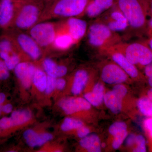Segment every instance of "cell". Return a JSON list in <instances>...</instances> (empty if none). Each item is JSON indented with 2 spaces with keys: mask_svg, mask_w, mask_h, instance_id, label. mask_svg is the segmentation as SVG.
<instances>
[{
  "mask_svg": "<svg viewBox=\"0 0 152 152\" xmlns=\"http://www.w3.org/2000/svg\"><path fill=\"white\" fill-rule=\"evenodd\" d=\"M115 5L126 17L132 30L139 35L145 34L150 16V0H116Z\"/></svg>",
  "mask_w": 152,
  "mask_h": 152,
  "instance_id": "1",
  "label": "cell"
},
{
  "mask_svg": "<svg viewBox=\"0 0 152 152\" xmlns=\"http://www.w3.org/2000/svg\"><path fill=\"white\" fill-rule=\"evenodd\" d=\"M91 0H51L45 8L38 23L53 19L81 18Z\"/></svg>",
  "mask_w": 152,
  "mask_h": 152,
  "instance_id": "2",
  "label": "cell"
},
{
  "mask_svg": "<svg viewBox=\"0 0 152 152\" xmlns=\"http://www.w3.org/2000/svg\"><path fill=\"white\" fill-rule=\"evenodd\" d=\"M48 1L29 0L19 2L18 8L12 28L27 30L37 23Z\"/></svg>",
  "mask_w": 152,
  "mask_h": 152,
  "instance_id": "3",
  "label": "cell"
},
{
  "mask_svg": "<svg viewBox=\"0 0 152 152\" xmlns=\"http://www.w3.org/2000/svg\"><path fill=\"white\" fill-rule=\"evenodd\" d=\"M86 34L89 45L100 51L121 42V36L103 23L96 20L88 27Z\"/></svg>",
  "mask_w": 152,
  "mask_h": 152,
  "instance_id": "4",
  "label": "cell"
},
{
  "mask_svg": "<svg viewBox=\"0 0 152 152\" xmlns=\"http://www.w3.org/2000/svg\"><path fill=\"white\" fill-rule=\"evenodd\" d=\"M112 47L122 53L134 65L145 67L152 63V51L146 42L128 43L121 42Z\"/></svg>",
  "mask_w": 152,
  "mask_h": 152,
  "instance_id": "5",
  "label": "cell"
},
{
  "mask_svg": "<svg viewBox=\"0 0 152 152\" xmlns=\"http://www.w3.org/2000/svg\"><path fill=\"white\" fill-rule=\"evenodd\" d=\"M15 28L3 31L13 39L22 54L29 57L34 61L40 58L44 51L27 33Z\"/></svg>",
  "mask_w": 152,
  "mask_h": 152,
  "instance_id": "6",
  "label": "cell"
},
{
  "mask_svg": "<svg viewBox=\"0 0 152 152\" xmlns=\"http://www.w3.org/2000/svg\"><path fill=\"white\" fill-rule=\"evenodd\" d=\"M58 31V22L47 21L36 24L27 30V33L45 52L51 49Z\"/></svg>",
  "mask_w": 152,
  "mask_h": 152,
  "instance_id": "7",
  "label": "cell"
},
{
  "mask_svg": "<svg viewBox=\"0 0 152 152\" xmlns=\"http://www.w3.org/2000/svg\"><path fill=\"white\" fill-rule=\"evenodd\" d=\"M23 56L12 38L3 31L0 35V57L10 71L20 62Z\"/></svg>",
  "mask_w": 152,
  "mask_h": 152,
  "instance_id": "8",
  "label": "cell"
},
{
  "mask_svg": "<svg viewBox=\"0 0 152 152\" xmlns=\"http://www.w3.org/2000/svg\"><path fill=\"white\" fill-rule=\"evenodd\" d=\"M96 20L103 23L117 33L124 31L129 27L127 20L116 5L101 15Z\"/></svg>",
  "mask_w": 152,
  "mask_h": 152,
  "instance_id": "9",
  "label": "cell"
},
{
  "mask_svg": "<svg viewBox=\"0 0 152 152\" xmlns=\"http://www.w3.org/2000/svg\"><path fill=\"white\" fill-rule=\"evenodd\" d=\"M59 27L65 31L77 44L86 34L87 22L80 18H71L58 22Z\"/></svg>",
  "mask_w": 152,
  "mask_h": 152,
  "instance_id": "10",
  "label": "cell"
},
{
  "mask_svg": "<svg viewBox=\"0 0 152 152\" xmlns=\"http://www.w3.org/2000/svg\"><path fill=\"white\" fill-rule=\"evenodd\" d=\"M18 6L19 2L15 0H1L0 28L3 31L12 28Z\"/></svg>",
  "mask_w": 152,
  "mask_h": 152,
  "instance_id": "11",
  "label": "cell"
},
{
  "mask_svg": "<svg viewBox=\"0 0 152 152\" xmlns=\"http://www.w3.org/2000/svg\"><path fill=\"white\" fill-rule=\"evenodd\" d=\"M128 75L115 63L104 65L101 70V77L103 81L108 84H120L126 82Z\"/></svg>",
  "mask_w": 152,
  "mask_h": 152,
  "instance_id": "12",
  "label": "cell"
},
{
  "mask_svg": "<svg viewBox=\"0 0 152 152\" xmlns=\"http://www.w3.org/2000/svg\"><path fill=\"white\" fill-rule=\"evenodd\" d=\"M100 52L109 55L114 62L121 67L131 77L137 78L140 76V72L135 65L131 63L122 53L113 47L107 48Z\"/></svg>",
  "mask_w": 152,
  "mask_h": 152,
  "instance_id": "13",
  "label": "cell"
},
{
  "mask_svg": "<svg viewBox=\"0 0 152 152\" xmlns=\"http://www.w3.org/2000/svg\"><path fill=\"white\" fill-rule=\"evenodd\" d=\"M116 0H91L87 6L85 15L89 18L100 16L116 5Z\"/></svg>",
  "mask_w": 152,
  "mask_h": 152,
  "instance_id": "14",
  "label": "cell"
},
{
  "mask_svg": "<svg viewBox=\"0 0 152 152\" xmlns=\"http://www.w3.org/2000/svg\"><path fill=\"white\" fill-rule=\"evenodd\" d=\"M37 69L35 66L28 62L19 63L14 69L15 75L26 88H28L33 81L34 74Z\"/></svg>",
  "mask_w": 152,
  "mask_h": 152,
  "instance_id": "15",
  "label": "cell"
},
{
  "mask_svg": "<svg viewBox=\"0 0 152 152\" xmlns=\"http://www.w3.org/2000/svg\"><path fill=\"white\" fill-rule=\"evenodd\" d=\"M60 106L66 114L75 113L82 110H86L91 108L88 102L81 98H71L65 99L61 102Z\"/></svg>",
  "mask_w": 152,
  "mask_h": 152,
  "instance_id": "16",
  "label": "cell"
},
{
  "mask_svg": "<svg viewBox=\"0 0 152 152\" xmlns=\"http://www.w3.org/2000/svg\"><path fill=\"white\" fill-rule=\"evenodd\" d=\"M76 43L67 33L60 28L58 25V31L51 50L58 51H65L70 49Z\"/></svg>",
  "mask_w": 152,
  "mask_h": 152,
  "instance_id": "17",
  "label": "cell"
},
{
  "mask_svg": "<svg viewBox=\"0 0 152 152\" xmlns=\"http://www.w3.org/2000/svg\"><path fill=\"white\" fill-rule=\"evenodd\" d=\"M43 66L48 76L57 78L65 75L68 72L66 66L58 64L50 58H46L43 60Z\"/></svg>",
  "mask_w": 152,
  "mask_h": 152,
  "instance_id": "18",
  "label": "cell"
},
{
  "mask_svg": "<svg viewBox=\"0 0 152 152\" xmlns=\"http://www.w3.org/2000/svg\"><path fill=\"white\" fill-rule=\"evenodd\" d=\"M23 137L29 146H40L51 140L53 136L49 133L38 134L32 130H28L24 133Z\"/></svg>",
  "mask_w": 152,
  "mask_h": 152,
  "instance_id": "19",
  "label": "cell"
},
{
  "mask_svg": "<svg viewBox=\"0 0 152 152\" xmlns=\"http://www.w3.org/2000/svg\"><path fill=\"white\" fill-rule=\"evenodd\" d=\"M123 98L112 90L104 95V100L106 106L112 113L118 114L121 110Z\"/></svg>",
  "mask_w": 152,
  "mask_h": 152,
  "instance_id": "20",
  "label": "cell"
},
{
  "mask_svg": "<svg viewBox=\"0 0 152 152\" xmlns=\"http://www.w3.org/2000/svg\"><path fill=\"white\" fill-rule=\"evenodd\" d=\"M89 77L88 72L84 69H80L76 72L72 90L73 94L78 95L81 92L87 84Z\"/></svg>",
  "mask_w": 152,
  "mask_h": 152,
  "instance_id": "21",
  "label": "cell"
},
{
  "mask_svg": "<svg viewBox=\"0 0 152 152\" xmlns=\"http://www.w3.org/2000/svg\"><path fill=\"white\" fill-rule=\"evenodd\" d=\"M104 85L100 83L95 84L92 92L88 93L84 95L85 99L90 104L95 107L100 105L104 100Z\"/></svg>",
  "mask_w": 152,
  "mask_h": 152,
  "instance_id": "22",
  "label": "cell"
},
{
  "mask_svg": "<svg viewBox=\"0 0 152 152\" xmlns=\"http://www.w3.org/2000/svg\"><path fill=\"white\" fill-rule=\"evenodd\" d=\"M80 145L90 152L101 151V143L99 138L95 134L83 138L80 141Z\"/></svg>",
  "mask_w": 152,
  "mask_h": 152,
  "instance_id": "23",
  "label": "cell"
},
{
  "mask_svg": "<svg viewBox=\"0 0 152 152\" xmlns=\"http://www.w3.org/2000/svg\"><path fill=\"white\" fill-rule=\"evenodd\" d=\"M31 117V113L29 111L27 110H21L13 112L10 117L12 127L24 124L30 119Z\"/></svg>",
  "mask_w": 152,
  "mask_h": 152,
  "instance_id": "24",
  "label": "cell"
},
{
  "mask_svg": "<svg viewBox=\"0 0 152 152\" xmlns=\"http://www.w3.org/2000/svg\"><path fill=\"white\" fill-rule=\"evenodd\" d=\"M48 75L40 69L37 68L33 77V82L40 91H45L46 87Z\"/></svg>",
  "mask_w": 152,
  "mask_h": 152,
  "instance_id": "25",
  "label": "cell"
},
{
  "mask_svg": "<svg viewBox=\"0 0 152 152\" xmlns=\"http://www.w3.org/2000/svg\"><path fill=\"white\" fill-rule=\"evenodd\" d=\"M140 111L146 116L152 117V101L147 97H143L137 102Z\"/></svg>",
  "mask_w": 152,
  "mask_h": 152,
  "instance_id": "26",
  "label": "cell"
},
{
  "mask_svg": "<svg viewBox=\"0 0 152 152\" xmlns=\"http://www.w3.org/2000/svg\"><path fill=\"white\" fill-rule=\"evenodd\" d=\"M83 124L79 120L66 118L64 121L61 128L64 131H68L73 129H78L83 126Z\"/></svg>",
  "mask_w": 152,
  "mask_h": 152,
  "instance_id": "27",
  "label": "cell"
},
{
  "mask_svg": "<svg viewBox=\"0 0 152 152\" xmlns=\"http://www.w3.org/2000/svg\"><path fill=\"white\" fill-rule=\"evenodd\" d=\"M127 125L123 122H117L114 123L110 127L109 132L112 135L115 136L123 131L127 130Z\"/></svg>",
  "mask_w": 152,
  "mask_h": 152,
  "instance_id": "28",
  "label": "cell"
},
{
  "mask_svg": "<svg viewBox=\"0 0 152 152\" xmlns=\"http://www.w3.org/2000/svg\"><path fill=\"white\" fill-rule=\"evenodd\" d=\"M127 135V130L123 131L121 133L114 136V139L112 146L114 149H118L123 143Z\"/></svg>",
  "mask_w": 152,
  "mask_h": 152,
  "instance_id": "29",
  "label": "cell"
},
{
  "mask_svg": "<svg viewBox=\"0 0 152 152\" xmlns=\"http://www.w3.org/2000/svg\"><path fill=\"white\" fill-rule=\"evenodd\" d=\"M136 144L137 147L133 150V152H145L147 151L146 143L145 139L142 135L136 136Z\"/></svg>",
  "mask_w": 152,
  "mask_h": 152,
  "instance_id": "30",
  "label": "cell"
},
{
  "mask_svg": "<svg viewBox=\"0 0 152 152\" xmlns=\"http://www.w3.org/2000/svg\"><path fill=\"white\" fill-rule=\"evenodd\" d=\"M10 70L5 63L0 57V81L5 80L10 76Z\"/></svg>",
  "mask_w": 152,
  "mask_h": 152,
  "instance_id": "31",
  "label": "cell"
},
{
  "mask_svg": "<svg viewBox=\"0 0 152 152\" xmlns=\"http://www.w3.org/2000/svg\"><path fill=\"white\" fill-rule=\"evenodd\" d=\"M57 78L48 75L45 91L47 94H50L56 88V81Z\"/></svg>",
  "mask_w": 152,
  "mask_h": 152,
  "instance_id": "32",
  "label": "cell"
},
{
  "mask_svg": "<svg viewBox=\"0 0 152 152\" xmlns=\"http://www.w3.org/2000/svg\"><path fill=\"white\" fill-rule=\"evenodd\" d=\"M144 72L148 78L149 85L152 88V63L145 67Z\"/></svg>",
  "mask_w": 152,
  "mask_h": 152,
  "instance_id": "33",
  "label": "cell"
},
{
  "mask_svg": "<svg viewBox=\"0 0 152 152\" xmlns=\"http://www.w3.org/2000/svg\"><path fill=\"white\" fill-rule=\"evenodd\" d=\"M113 91L121 96L123 98L124 97L127 93L126 88L124 86L121 84L117 85L115 86L113 88Z\"/></svg>",
  "mask_w": 152,
  "mask_h": 152,
  "instance_id": "34",
  "label": "cell"
},
{
  "mask_svg": "<svg viewBox=\"0 0 152 152\" xmlns=\"http://www.w3.org/2000/svg\"><path fill=\"white\" fill-rule=\"evenodd\" d=\"M136 135L134 134H131L127 137L125 144L127 146H132L136 143Z\"/></svg>",
  "mask_w": 152,
  "mask_h": 152,
  "instance_id": "35",
  "label": "cell"
},
{
  "mask_svg": "<svg viewBox=\"0 0 152 152\" xmlns=\"http://www.w3.org/2000/svg\"><path fill=\"white\" fill-rule=\"evenodd\" d=\"M90 133V130L88 128L82 126L78 128L77 135L79 137L84 138L88 135Z\"/></svg>",
  "mask_w": 152,
  "mask_h": 152,
  "instance_id": "36",
  "label": "cell"
},
{
  "mask_svg": "<svg viewBox=\"0 0 152 152\" xmlns=\"http://www.w3.org/2000/svg\"><path fill=\"white\" fill-rule=\"evenodd\" d=\"M145 34L148 38H152V17L150 16L148 21Z\"/></svg>",
  "mask_w": 152,
  "mask_h": 152,
  "instance_id": "37",
  "label": "cell"
},
{
  "mask_svg": "<svg viewBox=\"0 0 152 152\" xmlns=\"http://www.w3.org/2000/svg\"><path fill=\"white\" fill-rule=\"evenodd\" d=\"M144 126L152 137V117L147 119L145 121Z\"/></svg>",
  "mask_w": 152,
  "mask_h": 152,
  "instance_id": "38",
  "label": "cell"
},
{
  "mask_svg": "<svg viewBox=\"0 0 152 152\" xmlns=\"http://www.w3.org/2000/svg\"><path fill=\"white\" fill-rule=\"evenodd\" d=\"M66 85V81L64 79L58 78L56 81V88L58 90H61L64 88Z\"/></svg>",
  "mask_w": 152,
  "mask_h": 152,
  "instance_id": "39",
  "label": "cell"
},
{
  "mask_svg": "<svg viewBox=\"0 0 152 152\" xmlns=\"http://www.w3.org/2000/svg\"><path fill=\"white\" fill-rule=\"evenodd\" d=\"M2 112L8 114L12 112L13 110V106L11 104H6L1 106Z\"/></svg>",
  "mask_w": 152,
  "mask_h": 152,
  "instance_id": "40",
  "label": "cell"
},
{
  "mask_svg": "<svg viewBox=\"0 0 152 152\" xmlns=\"http://www.w3.org/2000/svg\"><path fill=\"white\" fill-rule=\"evenodd\" d=\"M6 95L3 93H0V107L2 106L6 99Z\"/></svg>",
  "mask_w": 152,
  "mask_h": 152,
  "instance_id": "41",
  "label": "cell"
},
{
  "mask_svg": "<svg viewBox=\"0 0 152 152\" xmlns=\"http://www.w3.org/2000/svg\"><path fill=\"white\" fill-rule=\"evenodd\" d=\"M146 43L152 51V38H148V39L146 42Z\"/></svg>",
  "mask_w": 152,
  "mask_h": 152,
  "instance_id": "42",
  "label": "cell"
},
{
  "mask_svg": "<svg viewBox=\"0 0 152 152\" xmlns=\"http://www.w3.org/2000/svg\"><path fill=\"white\" fill-rule=\"evenodd\" d=\"M147 96L152 101V88L148 91L147 93Z\"/></svg>",
  "mask_w": 152,
  "mask_h": 152,
  "instance_id": "43",
  "label": "cell"
},
{
  "mask_svg": "<svg viewBox=\"0 0 152 152\" xmlns=\"http://www.w3.org/2000/svg\"><path fill=\"white\" fill-rule=\"evenodd\" d=\"M149 12L150 16L152 17V0H150Z\"/></svg>",
  "mask_w": 152,
  "mask_h": 152,
  "instance_id": "44",
  "label": "cell"
},
{
  "mask_svg": "<svg viewBox=\"0 0 152 152\" xmlns=\"http://www.w3.org/2000/svg\"><path fill=\"white\" fill-rule=\"evenodd\" d=\"M15 1L18 2H24L26 1H29V0H15Z\"/></svg>",
  "mask_w": 152,
  "mask_h": 152,
  "instance_id": "45",
  "label": "cell"
},
{
  "mask_svg": "<svg viewBox=\"0 0 152 152\" xmlns=\"http://www.w3.org/2000/svg\"><path fill=\"white\" fill-rule=\"evenodd\" d=\"M47 1H48V2L49 1H51V0H47Z\"/></svg>",
  "mask_w": 152,
  "mask_h": 152,
  "instance_id": "46",
  "label": "cell"
},
{
  "mask_svg": "<svg viewBox=\"0 0 152 152\" xmlns=\"http://www.w3.org/2000/svg\"><path fill=\"white\" fill-rule=\"evenodd\" d=\"M0 2H1V0H0Z\"/></svg>",
  "mask_w": 152,
  "mask_h": 152,
  "instance_id": "47",
  "label": "cell"
}]
</instances>
